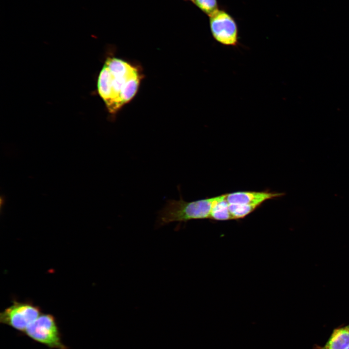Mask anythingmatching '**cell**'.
Returning <instances> with one entry per match:
<instances>
[{
	"instance_id": "1",
	"label": "cell",
	"mask_w": 349,
	"mask_h": 349,
	"mask_svg": "<svg viewBox=\"0 0 349 349\" xmlns=\"http://www.w3.org/2000/svg\"><path fill=\"white\" fill-rule=\"evenodd\" d=\"M143 75L140 68L118 58H108L97 81L98 93L109 112L115 114L137 94Z\"/></svg>"
},
{
	"instance_id": "2",
	"label": "cell",
	"mask_w": 349,
	"mask_h": 349,
	"mask_svg": "<svg viewBox=\"0 0 349 349\" xmlns=\"http://www.w3.org/2000/svg\"><path fill=\"white\" fill-rule=\"evenodd\" d=\"M218 196L187 202L180 195L179 200L169 199L159 212L156 226L159 227L169 223L186 222L192 220L209 219Z\"/></svg>"
},
{
	"instance_id": "3",
	"label": "cell",
	"mask_w": 349,
	"mask_h": 349,
	"mask_svg": "<svg viewBox=\"0 0 349 349\" xmlns=\"http://www.w3.org/2000/svg\"><path fill=\"white\" fill-rule=\"evenodd\" d=\"M24 333L33 340L51 349H68L63 343L57 322L49 314H41Z\"/></svg>"
},
{
	"instance_id": "4",
	"label": "cell",
	"mask_w": 349,
	"mask_h": 349,
	"mask_svg": "<svg viewBox=\"0 0 349 349\" xmlns=\"http://www.w3.org/2000/svg\"><path fill=\"white\" fill-rule=\"evenodd\" d=\"M41 314L40 307L31 302L14 300L11 305L0 313V322L24 333Z\"/></svg>"
},
{
	"instance_id": "5",
	"label": "cell",
	"mask_w": 349,
	"mask_h": 349,
	"mask_svg": "<svg viewBox=\"0 0 349 349\" xmlns=\"http://www.w3.org/2000/svg\"><path fill=\"white\" fill-rule=\"evenodd\" d=\"M211 35L219 44L226 47L239 44L238 29L235 19L223 8L209 17Z\"/></svg>"
},
{
	"instance_id": "6",
	"label": "cell",
	"mask_w": 349,
	"mask_h": 349,
	"mask_svg": "<svg viewBox=\"0 0 349 349\" xmlns=\"http://www.w3.org/2000/svg\"><path fill=\"white\" fill-rule=\"evenodd\" d=\"M283 195V193L268 191H244L225 194V198L229 204L254 205L259 206L267 200Z\"/></svg>"
},
{
	"instance_id": "7",
	"label": "cell",
	"mask_w": 349,
	"mask_h": 349,
	"mask_svg": "<svg viewBox=\"0 0 349 349\" xmlns=\"http://www.w3.org/2000/svg\"><path fill=\"white\" fill-rule=\"evenodd\" d=\"M349 346V324L334 328L325 344L313 349H346Z\"/></svg>"
},
{
	"instance_id": "8",
	"label": "cell",
	"mask_w": 349,
	"mask_h": 349,
	"mask_svg": "<svg viewBox=\"0 0 349 349\" xmlns=\"http://www.w3.org/2000/svg\"><path fill=\"white\" fill-rule=\"evenodd\" d=\"M229 205L225 198V194L218 196L211 210L209 219L215 221L232 220Z\"/></svg>"
},
{
	"instance_id": "9",
	"label": "cell",
	"mask_w": 349,
	"mask_h": 349,
	"mask_svg": "<svg viewBox=\"0 0 349 349\" xmlns=\"http://www.w3.org/2000/svg\"><path fill=\"white\" fill-rule=\"evenodd\" d=\"M257 207L254 205L229 204V209L232 219H239L245 217Z\"/></svg>"
},
{
	"instance_id": "10",
	"label": "cell",
	"mask_w": 349,
	"mask_h": 349,
	"mask_svg": "<svg viewBox=\"0 0 349 349\" xmlns=\"http://www.w3.org/2000/svg\"><path fill=\"white\" fill-rule=\"evenodd\" d=\"M192 2L209 17L220 8L218 0H193Z\"/></svg>"
},
{
	"instance_id": "11",
	"label": "cell",
	"mask_w": 349,
	"mask_h": 349,
	"mask_svg": "<svg viewBox=\"0 0 349 349\" xmlns=\"http://www.w3.org/2000/svg\"><path fill=\"white\" fill-rule=\"evenodd\" d=\"M183 0L186 1H193V0Z\"/></svg>"
},
{
	"instance_id": "12",
	"label": "cell",
	"mask_w": 349,
	"mask_h": 349,
	"mask_svg": "<svg viewBox=\"0 0 349 349\" xmlns=\"http://www.w3.org/2000/svg\"><path fill=\"white\" fill-rule=\"evenodd\" d=\"M346 349H349V346Z\"/></svg>"
}]
</instances>
